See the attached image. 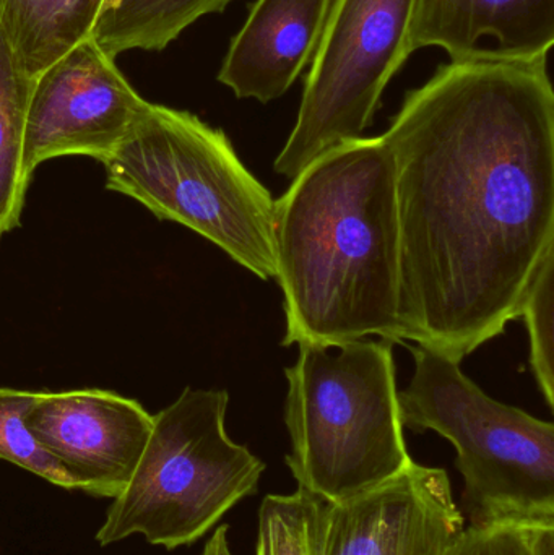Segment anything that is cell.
Listing matches in <instances>:
<instances>
[{
    "mask_svg": "<svg viewBox=\"0 0 554 555\" xmlns=\"http://www.w3.org/2000/svg\"><path fill=\"white\" fill-rule=\"evenodd\" d=\"M233 0H117L94 25L98 46L111 57L133 49L163 51L198 18L224 12Z\"/></svg>",
    "mask_w": 554,
    "mask_h": 555,
    "instance_id": "cell-14",
    "label": "cell"
},
{
    "mask_svg": "<svg viewBox=\"0 0 554 555\" xmlns=\"http://www.w3.org/2000/svg\"><path fill=\"white\" fill-rule=\"evenodd\" d=\"M227 390H192L153 416L129 485L101 525L109 546L142 534L152 546H191L237 502L257 492L266 463L227 433Z\"/></svg>",
    "mask_w": 554,
    "mask_h": 555,
    "instance_id": "cell-6",
    "label": "cell"
},
{
    "mask_svg": "<svg viewBox=\"0 0 554 555\" xmlns=\"http://www.w3.org/2000/svg\"><path fill=\"white\" fill-rule=\"evenodd\" d=\"M383 135L396 166L402 341L462 362L519 319L554 250L549 55L441 65Z\"/></svg>",
    "mask_w": 554,
    "mask_h": 555,
    "instance_id": "cell-1",
    "label": "cell"
},
{
    "mask_svg": "<svg viewBox=\"0 0 554 555\" xmlns=\"http://www.w3.org/2000/svg\"><path fill=\"white\" fill-rule=\"evenodd\" d=\"M103 165L109 191L195 231L260 280H275V201L223 130L150 103Z\"/></svg>",
    "mask_w": 554,
    "mask_h": 555,
    "instance_id": "cell-4",
    "label": "cell"
},
{
    "mask_svg": "<svg viewBox=\"0 0 554 555\" xmlns=\"http://www.w3.org/2000/svg\"><path fill=\"white\" fill-rule=\"evenodd\" d=\"M116 2H117V0H107L106 9H109V7H113L114 3H116ZM106 9H104V10H106ZM104 10H103V12H104Z\"/></svg>",
    "mask_w": 554,
    "mask_h": 555,
    "instance_id": "cell-21",
    "label": "cell"
},
{
    "mask_svg": "<svg viewBox=\"0 0 554 555\" xmlns=\"http://www.w3.org/2000/svg\"><path fill=\"white\" fill-rule=\"evenodd\" d=\"M553 272L554 250L543 259L533 276L519 313V319L526 320L529 330L530 365L550 408L554 406Z\"/></svg>",
    "mask_w": 554,
    "mask_h": 555,
    "instance_id": "cell-18",
    "label": "cell"
},
{
    "mask_svg": "<svg viewBox=\"0 0 554 555\" xmlns=\"http://www.w3.org/2000/svg\"><path fill=\"white\" fill-rule=\"evenodd\" d=\"M286 367V465L298 488L338 504L413 463L403 437L394 343H301Z\"/></svg>",
    "mask_w": 554,
    "mask_h": 555,
    "instance_id": "cell-3",
    "label": "cell"
},
{
    "mask_svg": "<svg viewBox=\"0 0 554 555\" xmlns=\"http://www.w3.org/2000/svg\"><path fill=\"white\" fill-rule=\"evenodd\" d=\"M452 555H554V524L468 525Z\"/></svg>",
    "mask_w": 554,
    "mask_h": 555,
    "instance_id": "cell-19",
    "label": "cell"
},
{
    "mask_svg": "<svg viewBox=\"0 0 554 555\" xmlns=\"http://www.w3.org/2000/svg\"><path fill=\"white\" fill-rule=\"evenodd\" d=\"M26 424L77 491L114 499L139 465L153 416L113 391L74 390L39 393Z\"/></svg>",
    "mask_w": 554,
    "mask_h": 555,
    "instance_id": "cell-10",
    "label": "cell"
},
{
    "mask_svg": "<svg viewBox=\"0 0 554 555\" xmlns=\"http://www.w3.org/2000/svg\"><path fill=\"white\" fill-rule=\"evenodd\" d=\"M107 0H0V28L26 74L38 77L87 41Z\"/></svg>",
    "mask_w": 554,
    "mask_h": 555,
    "instance_id": "cell-13",
    "label": "cell"
},
{
    "mask_svg": "<svg viewBox=\"0 0 554 555\" xmlns=\"http://www.w3.org/2000/svg\"><path fill=\"white\" fill-rule=\"evenodd\" d=\"M202 555H233V551H231L230 546V538H228L227 525L215 530L210 540L205 544Z\"/></svg>",
    "mask_w": 554,
    "mask_h": 555,
    "instance_id": "cell-20",
    "label": "cell"
},
{
    "mask_svg": "<svg viewBox=\"0 0 554 555\" xmlns=\"http://www.w3.org/2000/svg\"><path fill=\"white\" fill-rule=\"evenodd\" d=\"M327 504L302 491L267 495L260 505L256 555H322Z\"/></svg>",
    "mask_w": 554,
    "mask_h": 555,
    "instance_id": "cell-16",
    "label": "cell"
},
{
    "mask_svg": "<svg viewBox=\"0 0 554 555\" xmlns=\"http://www.w3.org/2000/svg\"><path fill=\"white\" fill-rule=\"evenodd\" d=\"M554 46V0H415L410 48L467 57L537 59Z\"/></svg>",
    "mask_w": 554,
    "mask_h": 555,
    "instance_id": "cell-12",
    "label": "cell"
},
{
    "mask_svg": "<svg viewBox=\"0 0 554 555\" xmlns=\"http://www.w3.org/2000/svg\"><path fill=\"white\" fill-rule=\"evenodd\" d=\"M410 352L415 372L397 393L400 420L455 447L468 525L554 524L553 423L493 400L436 349Z\"/></svg>",
    "mask_w": 554,
    "mask_h": 555,
    "instance_id": "cell-5",
    "label": "cell"
},
{
    "mask_svg": "<svg viewBox=\"0 0 554 555\" xmlns=\"http://www.w3.org/2000/svg\"><path fill=\"white\" fill-rule=\"evenodd\" d=\"M273 208L283 346L402 341L396 166L384 135L332 146Z\"/></svg>",
    "mask_w": 554,
    "mask_h": 555,
    "instance_id": "cell-2",
    "label": "cell"
},
{
    "mask_svg": "<svg viewBox=\"0 0 554 555\" xmlns=\"http://www.w3.org/2000/svg\"><path fill=\"white\" fill-rule=\"evenodd\" d=\"M464 531L446 469L413 462L364 494L327 504L322 555H452Z\"/></svg>",
    "mask_w": 554,
    "mask_h": 555,
    "instance_id": "cell-9",
    "label": "cell"
},
{
    "mask_svg": "<svg viewBox=\"0 0 554 555\" xmlns=\"http://www.w3.org/2000/svg\"><path fill=\"white\" fill-rule=\"evenodd\" d=\"M93 38L33 78L23 137V169L61 156L106 162L149 109Z\"/></svg>",
    "mask_w": 554,
    "mask_h": 555,
    "instance_id": "cell-8",
    "label": "cell"
},
{
    "mask_svg": "<svg viewBox=\"0 0 554 555\" xmlns=\"http://www.w3.org/2000/svg\"><path fill=\"white\" fill-rule=\"evenodd\" d=\"M415 0H334L276 175L295 179L338 143L360 139L407 59Z\"/></svg>",
    "mask_w": 554,
    "mask_h": 555,
    "instance_id": "cell-7",
    "label": "cell"
},
{
    "mask_svg": "<svg viewBox=\"0 0 554 555\" xmlns=\"http://www.w3.org/2000/svg\"><path fill=\"white\" fill-rule=\"evenodd\" d=\"M334 0H256L231 39L218 81L240 100L282 98L311 65Z\"/></svg>",
    "mask_w": 554,
    "mask_h": 555,
    "instance_id": "cell-11",
    "label": "cell"
},
{
    "mask_svg": "<svg viewBox=\"0 0 554 555\" xmlns=\"http://www.w3.org/2000/svg\"><path fill=\"white\" fill-rule=\"evenodd\" d=\"M33 78L0 28V240L18 227L31 179L23 169V137Z\"/></svg>",
    "mask_w": 554,
    "mask_h": 555,
    "instance_id": "cell-15",
    "label": "cell"
},
{
    "mask_svg": "<svg viewBox=\"0 0 554 555\" xmlns=\"http://www.w3.org/2000/svg\"><path fill=\"white\" fill-rule=\"evenodd\" d=\"M38 391L0 388V460L13 463L59 488L77 491L74 479L39 446L26 424Z\"/></svg>",
    "mask_w": 554,
    "mask_h": 555,
    "instance_id": "cell-17",
    "label": "cell"
}]
</instances>
